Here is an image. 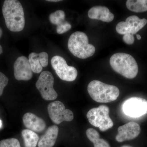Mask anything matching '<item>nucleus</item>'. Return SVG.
Returning <instances> with one entry per match:
<instances>
[{"label":"nucleus","mask_w":147,"mask_h":147,"mask_svg":"<svg viewBox=\"0 0 147 147\" xmlns=\"http://www.w3.org/2000/svg\"><path fill=\"white\" fill-rule=\"evenodd\" d=\"M3 16L7 28L13 32H19L25 26L24 9L19 1L5 0L2 7Z\"/></svg>","instance_id":"obj_1"},{"label":"nucleus","mask_w":147,"mask_h":147,"mask_svg":"<svg viewBox=\"0 0 147 147\" xmlns=\"http://www.w3.org/2000/svg\"><path fill=\"white\" fill-rule=\"evenodd\" d=\"M110 63L114 71L127 79H134L139 71L138 65L135 59L126 53L114 54L110 58Z\"/></svg>","instance_id":"obj_2"},{"label":"nucleus","mask_w":147,"mask_h":147,"mask_svg":"<svg viewBox=\"0 0 147 147\" xmlns=\"http://www.w3.org/2000/svg\"><path fill=\"white\" fill-rule=\"evenodd\" d=\"M88 91L94 101L101 103L115 101L120 94L117 87L97 80L90 82L88 85Z\"/></svg>","instance_id":"obj_3"},{"label":"nucleus","mask_w":147,"mask_h":147,"mask_svg":"<svg viewBox=\"0 0 147 147\" xmlns=\"http://www.w3.org/2000/svg\"><path fill=\"white\" fill-rule=\"evenodd\" d=\"M68 47L74 56L82 59L92 56L96 50L94 45L88 43L87 35L80 31L71 35L68 40Z\"/></svg>","instance_id":"obj_4"},{"label":"nucleus","mask_w":147,"mask_h":147,"mask_svg":"<svg viewBox=\"0 0 147 147\" xmlns=\"http://www.w3.org/2000/svg\"><path fill=\"white\" fill-rule=\"evenodd\" d=\"M109 108L105 105L92 108L88 112L87 117L90 123L100 131H106L113 127L114 123L109 116Z\"/></svg>","instance_id":"obj_5"},{"label":"nucleus","mask_w":147,"mask_h":147,"mask_svg":"<svg viewBox=\"0 0 147 147\" xmlns=\"http://www.w3.org/2000/svg\"><path fill=\"white\" fill-rule=\"evenodd\" d=\"M54 76L50 71H43L40 74L36 86L43 99L46 100L57 99L58 94L54 89Z\"/></svg>","instance_id":"obj_6"},{"label":"nucleus","mask_w":147,"mask_h":147,"mask_svg":"<svg viewBox=\"0 0 147 147\" xmlns=\"http://www.w3.org/2000/svg\"><path fill=\"white\" fill-rule=\"evenodd\" d=\"M51 65L57 75L61 80L66 82H73L76 79L78 71L75 67L67 65L62 57L54 56L51 59Z\"/></svg>","instance_id":"obj_7"},{"label":"nucleus","mask_w":147,"mask_h":147,"mask_svg":"<svg viewBox=\"0 0 147 147\" xmlns=\"http://www.w3.org/2000/svg\"><path fill=\"white\" fill-rule=\"evenodd\" d=\"M122 109L124 113L129 117H142L147 114V100L142 98H130L123 102Z\"/></svg>","instance_id":"obj_8"},{"label":"nucleus","mask_w":147,"mask_h":147,"mask_svg":"<svg viewBox=\"0 0 147 147\" xmlns=\"http://www.w3.org/2000/svg\"><path fill=\"white\" fill-rule=\"evenodd\" d=\"M48 114L53 122L59 124L63 121H71L74 119L72 111L66 109L62 102L55 101L51 102L47 107Z\"/></svg>","instance_id":"obj_9"},{"label":"nucleus","mask_w":147,"mask_h":147,"mask_svg":"<svg viewBox=\"0 0 147 147\" xmlns=\"http://www.w3.org/2000/svg\"><path fill=\"white\" fill-rule=\"evenodd\" d=\"M147 24L146 18L140 19L136 16H131L126 18L125 21L119 22L116 26V31L120 34H129L134 35L143 28Z\"/></svg>","instance_id":"obj_10"},{"label":"nucleus","mask_w":147,"mask_h":147,"mask_svg":"<svg viewBox=\"0 0 147 147\" xmlns=\"http://www.w3.org/2000/svg\"><path fill=\"white\" fill-rule=\"evenodd\" d=\"M14 76L18 81H29L33 76L29 60L25 56L17 58L13 65Z\"/></svg>","instance_id":"obj_11"},{"label":"nucleus","mask_w":147,"mask_h":147,"mask_svg":"<svg viewBox=\"0 0 147 147\" xmlns=\"http://www.w3.org/2000/svg\"><path fill=\"white\" fill-rule=\"evenodd\" d=\"M141 130L139 124L134 122H130L119 127L116 140L119 142L132 140L139 136Z\"/></svg>","instance_id":"obj_12"},{"label":"nucleus","mask_w":147,"mask_h":147,"mask_svg":"<svg viewBox=\"0 0 147 147\" xmlns=\"http://www.w3.org/2000/svg\"><path fill=\"white\" fill-rule=\"evenodd\" d=\"M23 121L25 127L34 132H42L46 128V123L44 121L33 113H26L23 117Z\"/></svg>","instance_id":"obj_13"},{"label":"nucleus","mask_w":147,"mask_h":147,"mask_svg":"<svg viewBox=\"0 0 147 147\" xmlns=\"http://www.w3.org/2000/svg\"><path fill=\"white\" fill-rule=\"evenodd\" d=\"M49 56L47 53L42 52L37 54L32 53L29 55V62L32 71L34 73H39L42 71V67L48 65Z\"/></svg>","instance_id":"obj_14"},{"label":"nucleus","mask_w":147,"mask_h":147,"mask_svg":"<svg viewBox=\"0 0 147 147\" xmlns=\"http://www.w3.org/2000/svg\"><path fill=\"white\" fill-rule=\"evenodd\" d=\"M88 16L91 19L107 23L113 21L115 18L114 14L110 12L109 9L102 6H96L90 9L88 11Z\"/></svg>","instance_id":"obj_15"},{"label":"nucleus","mask_w":147,"mask_h":147,"mask_svg":"<svg viewBox=\"0 0 147 147\" xmlns=\"http://www.w3.org/2000/svg\"><path fill=\"white\" fill-rule=\"evenodd\" d=\"M59 129L53 125L47 128L45 134L40 137L38 143V147H53L56 143L59 134Z\"/></svg>","instance_id":"obj_16"},{"label":"nucleus","mask_w":147,"mask_h":147,"mask_svg":"<svg viewBox=\"0 0 147 147\" xmlns=\"http://www.w3.org/2000/svg\"><path fill=\"white\" fill-rule=\"evenodd\" d=\"M86 134L89 140L93 144L94 147H110L109 143L106 140L100 139V134L94 129H88Z\"/></svg>","instance_id":"obj_17"},{"label":"nucleus","mask_w":147,"mask_h":147,"mask_svg":"<svg viewBox=\"0 0 147 147\" xmlns=\"http://www.w3.org/2000/svg\"><path fill=\"white\" fill-rule=\"evenodd\" d=\"M25 147H36L39 137L36 132L28 129H25L21 132Z\"/></svg>","instance_id":"obj_18"},{"label":"nucleus","mask_w":147,"mask_h":147,"mask_svg":"<svg viewBox=\"0 0 147 147\" xmlns=\"http://www.w3.org/2000/svg\"><path fill=\"white\" fill-rule=\"evenodd\" d=\"M126 5L129 10L133 12L139 13L147 11V0H128Z\"/></svg>","instance_id":"obj_19"},{"label":"nucleus","mask_w":147,"mask_h":147,"mask_svg":"<svg viewBox=\"0 0 147 147\" xmlns=\"http://www.w3.org/2000/svg\"><path fill=\"white\" fill-rule=\"evenodd\" d=\"M65 14L64 11L61 10H58L50 14L49 20L52 24L57 26H61L65 23Z\"/></svg>","instance_id":"obj_20"},{"label":"nucleus","mask_w":147,"mask_h":147,"mask_svg":"<svg viewBox=\"0 0 147 147\" xmlns=\"http://www.w3.org/2000/svg\"><path fill=\"white\" fill-rule=\"evenodd\" d=\"M0 147H21L20 142L15 138L4 139L0 141Z\"/></svg>","instance_id":"obj_21"},{"label":"nucleus","mask_w":147,"mask_h":147,"mask_svg":"<svg viewBox=\"0 0 147 147\" xmlns=\"http://www.w3.org/2000/svg\"><path fill=\"white\" fill-rule=\"evenodd\" d=\"M9 79L4 74L0 72V96L3 94L4 89L8 84Z\"/></svg>","instance_id":"obj_22"},{"label":"nucleus","mask_w":147,"mask_h":147,"mask_svg":"<svg viewBox=\"0 0 147 147\" xmlns=\"http://www.w3.org/2000/svg\"><path fill=\"white\" fill-rule=\"evenodd\" d=\"M71 24H69L67 21H66L65 23L63 25L57 26V32L59 34H62L68 31L71 29Z\"/></svg>","instance_id":"obj_23"},{"label":"nucleus","mask_w":147,"mask_h":147,"mask_svg":"<svg viewBox=\"0 0 147 147\" xmlns=\"http://www.w3.org/2000/svg\"><path fill=\"white\" fill-rule=\"evenodd\" d=\"M123 39L124 42L128 45H132L134 43V35L129 34L124 35Z\"/></svg>","instance_id":"obj_24"},{"label":"nucleus","mask_w":147,"mask_h":147,"mask_svg":"<svg viewBox=\"0 0 147 147\" xmlns=\"http://www.w3.org/2000/svg\"><path fill=\"white\" fill-rule=\"evenodd\" d=\"M3 34V30L2 29H1V28L0 27V38L2 36ZM3 50L2 47V46L0 45V55L3 53Z\"/></svg>","instance_id":"obj_25"},{"label":"nucleus","mask_w":147,"mask_h":147,"mask_svg":"<svg viewBox=\"0 0 147 147\" xmlns=\"http://www.w3.org/2000/svg\"><path fill=\"white\" fill-rule=\"evenodd\" d=\"M47 1L52 2H58L61 1L60 0H47Z\"/></svg>","instance_id":"obj_26"},{"label":"nucleus","mask_w":147,"mask_h":147,"mask_svg":"<svg viewBox=\"0 0 147 147\" xmlns=\"http://www.w3.org/2000/svg\"><path fill=\"white\" fill-rule=\"evenodd\" d=\"M136 36H137V39L140 40L141 39V38H142V37H141L140 35L136 34Z\"/></svg>","instance_id":"obj_27"},{"label":"nucleus","mask_w":147,"mask_h":147,"mask_svg":"<svg viewBox=\"0 0 147 147\" xmlns=\"http://www.w3.org/2000/svg\"><path fill=\"white\" fill-rule=\"evenodd\" d=\"M121 147H132L130 146H128V145H124V146H122Z\"/></svg>","instance_id":"obj_28"},{"label":"nucleus","mask_w":147,"mask_h":147,"mask_svg":"<svg viewBox=\"0 0 147 147\" xmlns=\"http://www.w3.org/2000/svg\"><path fill=\"white\" fill-rule=\"evenodd\" d=\"M2 125V121L0 120V128L1 127Z\"/></svg>","instance_id":"obj_29"}]
</instances>
